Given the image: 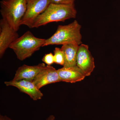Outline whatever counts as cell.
Wrapping results in <instances>:
<instances>
[{"instance_id": "cell-1", "label": "cell", "mask_w": 120, "mask_h": 120, "mask_svg": "<svg viewBox=\"0 0 120 120\" xmlns=\"http://www.w3.org/2000/svg\"><path fill=\"white\" fill-rule=\"evenodd\" d=\"M77 11L75 4H63L51 3L43 12L37 17L32 28H38L52 22H64L67 19H75Z\"/></svg>"}, {"instance_id": "cell-2", "label": "cell", "mask_w": 120, "mask_h": 120, "mask_svg": "<svg viewBox=\"0 0 120 120\" xmlns=\"http://www.w3.org/2000/svg\"><path fill=\"white\" fill-rule=\"evenodd\" d=\"M82 26L76 20L67 25L58 26L55 33L46 39L43 47L49 45L82 44Z\"/></svg>"}, {"instance_id": "cell-3", "label": "cell", "mask_w": 120, "mask_h": 120, "mask_svg": "<svg viewBox=\"0 0 120 120\" xmlns=\"http://www.w3.org/2000/svg\"><path fill=\"white\" fill-rule=\"evenodd\" d=\"M45 40L35 37L30 31H28L12 42L9 48L15 52L19 60L23 61L31 56L35 52L43 47Z\"/></svg>"}, {"instance_id": "cell-4", "label": "cell", "mask_w": 120, "mask_h": 120, "mask_svg": "<svg viewBox=\"0 0 120 120\" xmlns=\"http://www.w3.org/2000/svg\"><path fill=\"white\" fill-rule=\"evenodd\" d=\"M0 3V12L2 19L17 31L26 13V0H2Z\"/></svg>"}, {"instance_id": "cell-5", "label": "cell", "mask_w": 120, "mask_h": 120, "mask_svg": "<svg viewBox=\"0 0 120 120\" xmlns=\"http://www.w3.org/2000/svg\"><path fill=\"white\" fill-rule=\"evenodd\" d=\"M51 3V0H26V10L20 25L32 28L37 17L46 10Z\"/></svg>"}, {"instance_id": "cell-6", "label": "cell", "mask_w": 120, "mask_h": 120, "mask_svg": "<svg viewBox=\"0 0 120 120\" xmlns=\"http://www.w3.org/2000/svg\"><path fill=\"white\" fill-rule=\"evenodd\" d=\"M88 48V45H80L76 60V65L86 76L90 75L95 67L94 59Z\"/></svg>"}, {"instance_id": "cell-7", "label": "cell", "mask_w": 120, "mask_h": 120, "mask_svg": "<svg viewBox=\"0 0 120 120\" xmlns=\"http://www.w3.org/2000/svg\"><path fill=\"white\" fill-rule=\"evenodd\" d=\"M17 31L14 30L5 20H0V57L2 58L6 50L19 38Z\"/></svg>"}, {"instance_id": "cell-8", "label": "cell", "mask_w": 120, "mask_h": 120, "mask_svg": "<svg viewBox=\"0 0 120 120\" xmlns=\"http://www.w3.org/2000/svg\"><path fill=\"white\" fill-rule=\"evenodd\" d=\"M60 82L57 70L49 65L41 70L32 81L39 90L47 84Z\"/></svg>"}, {"instance_id": "cell-9", "label": "cell", "mask_w": 120, "mask_h": 120, "mask_svg": "<svg viewBox=\"0 0 120 120\" xmlns=\"http://www.w3.org/2000/svg\"><path fill=\"white\" fill-rule=\"evenodd\" d=\"M4 84L7 86L16 87L20 91L28 94L34 101L41 99L43 97V94L32 82L26 80L14 81L12 80L5 82Z\"/></svg>"}, {"instance_id": "cell-10", "label": "cell", "mask_w": 120, "mask_h": 120, "mask_svg": "<svg viewBox=\"0 0 120 120\" xmlns=\"http://www.w3.org/2000/svg\"><path fill=\"white\" fill-rule=\"evenodd\" d=\"M46 67L45 63L34 66L24 64L17 69L12 80H26L32 82L39 72Z\"/></svg>"}, {"instance_id": "cell-11", "label": "cell", "mask_w": 120, "mask_h": 120, "mask_svg": "<svg viewBox=\"0 0 120 120\" xmlns=\"http://www.w3.org/2000/svg\"><path fill=\"white\" fill-rule=\"evenodd\" d=\"M57 70L61 82L75 83L82 81L86 76L77 65L68 68L63 67Z\"/></svg>"}, {"instance_id": "cell-12", "label": "cell", "mask_w": 120, "mask_h": 120, "mask_svg": "<svg viewBox=\"0 0 120 120\" xmlns=\"http://www.w3.org/2000/svg\"><path fill=\"white\" fill-rule=\"evenodd\" d=\"M79 46L75 44L62 45L61 49L64 54L65 60L64 67L68 68L76 66L77 52Z\"/></svg>"}, {"instance_id": "cell-13", "label": "cell", "mask_w": 120, "mask_h": 120, "mask_svg": "<svg viewBox=\"0 0 120 120\" xmlns=\"http://www.w3.org/2000/svg\"><path fill=\"white\" fill-rule=\"evenodd\" d=\"M54 63L64 67L65 62L64 54L61 49L56 47L54 51Z\"/></svg>"}, {"instance_id": "cell-14", "label": "cell", "mask_w": 120, "mask_h": 120, "mask_svg": "<svg viewBox=\"0 0 120 120\" xmlns=\"http://www.w3.org/2000/svg\"><path fill=\"white\" fill-rule=\"evenodd\" d=\"M42 60L47 65L51 66V65L54 63V55L52 53L46 54L43 57Z\"/></svg>"}, {"instance_id": "cell-15", "label": "cell", "mask_w": 120, "mask_h": 120, "mask_svg": "<svg viewBox=\"0 0 120 120\" xmlns=\"http://www.w3.org/2000/svg\"><path fill=\"white\" fill-rule=\"evenodd\" d=\"M75 0H51V3L63 4H74Z\"/></svg>"}, {"instance_id": "cell-16", "label": "cell", "mask_w": 120, "mask_h": 120, "mask_svg": "<svg viewBox=\"0 0 120 120\" xmlns=\"http://www.w3.org/2000/svg\"><path fill=\"white\" fill-rule=\"evenodd\" d=\"M0 120H12L11 118H9L6 116H0Z\"/></svg>"}, {"instance_id": "cell-17", "label": "cell", "mask_w": 120, "mask_h": 120, "mask_svg": "<svg viewBox=\"0 0 120 120\" xmlns=\"http://www.w3.org/2000/svg\"><path fill=\"white\" fill-rule=\"evenodd\" d=\"M55 119V116L51 115L49 116L46 120H54Z\"/></svg>"}]
</instances>
